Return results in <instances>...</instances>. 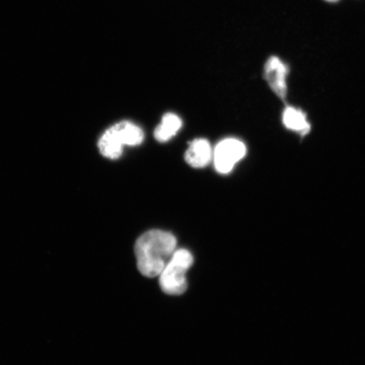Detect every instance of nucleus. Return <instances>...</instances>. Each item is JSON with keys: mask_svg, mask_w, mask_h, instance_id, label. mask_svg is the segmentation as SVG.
Wrapping results in <instances>:
<instances>
[{"mask_svg": "<svg viewBox=\"0 0 365 365\" xmlns=\"http://www.w3.org/2000/svg\"><path fill=\"white\" fill-rule=\"evenodd\" d=\"M177 240L170 232L150 230L136 241L135 253L137 267L143 276L156 277L176 251Z\"/></svg>", "mask_w": 365, "mask_h": 365, "instance_id": "obj_1", "label": "nucleus"}, {"mask_svg": "<svg viewBox=\"0 0 365 365\" xmlns=\"http://www.w3.org/2000/svg\"><path fill=\"white\" fill-rule=\"evenodd\" d=\"M194 262L193 255L190 251L180 249L175 251L160 274V286L164 293L170 295H180L187 289L186 272Z\"/></svg>", "mask_w": 365, "mask_h": 365, "instance_id": "obj_2", "label": "nucleus"}, {"mask_svg": "<svg viewBox=\"0 0 365 365\" xmlns=\"http://www.w3.org/2000/svg\"><path fill=\"white\" fill-rule=\"evenodd\" d=\"M245 154L246 147L241 140L235 138L222 140L213 152L216 170L222 175L230 173Z\"/></svg>", "mask_w": 365, "mask_h": 365, "instance_id": "obj_3", "label": "nucleus"}, {"mask_svg": "<svg viewBox=\"0 0 365 365\" xmlns=\"http://www.w3.org/2000/svg\"><path fill=\"white\" fill-rule=\"evenodd\" d=\"M289 68L277 56H272L264 66V78L270 86L273 93L282 100H285L287 94V76Z\"/></svg>", "mask_w": 365, "mask_h": 365, "instance_id": "obj_4", "label": "nucleus"}, {"mask_svg": "<svg viewBox=\"0 0 365 365\" xmlns=\"http://www.w3.org/2000/svg\"><path fill=\"white\" fill-rule=\"evenodd\" d=\"M213 156L211 145L205 139H195L191 141L185 153V161L195 168L207 166Z\"/></svg>", "mask_w": 365, "mask_h": 365, "instance_id": "obj_5", "label": "nucleus"}, {"mask_svg": "<svg viewBox=\"0 0 365 365\" xmlns=\"http://www.w3.org/2000/svg\"><path fill=\"white\" fill-rule=\"evenodd\" d=\"M124 140L117 130L115 125L104 132L98 140V149L103 157L108 159L120 158L124 150Z\"/></svg>", "mask_w": 365, "mask_h": 365, "instance_id": "obj_6", "label": "nucleus"}, {"mask_svg": "<svg viewBox=\"0 0 365 365\" xmlns=\"http://www.w3.org/2000/svg\"><path fill=\"white\" fill-rule=\"evenodd\" d=\"M282 122L287 129L300 135H307L310 130V125L307 115L299 108L287 107L282 114Z\"/></svg>", "mask_w": 365, "mask_h": 365, "instance_id": "obj_7", "label": "nucleus"}, {"mask_svg": "<svg viewBox=\"0 0 365 365\" xmlns=\"http://www.w3.org/2000/svg\"><path fill=\"white\" fill-rule=\"evenodd\" d=\"M181 118L175 113H167L154 131L155 139L159 143H166L176 135L181 129Z\"/></svg>", "mask_w": 365, "mask_h": 365, "instance_id": "obj_8", "label": "nucleus"}, {"mask_svg": "<svg viewBox=\"0 0 365 365\" xmlns=\"http://www.w3.org/2000/svg\"><path fill=\"white\" fill-rule=\"evenodd\" d=\"M125 145L135 147L143 143V130L139 126L129 121H121L115 125Z\"/></svg>", "mask_w": 365, "mask_h": 365, "instance_id": "obj_9", "label": "nucleus"}, {"mask_svg": "<svg viewBox=\"0 0 365 365\" xmlns=\"http://www.w3.org/2000/svg\"><path fill=\"white\" fill-rule=\"evenodd\" d=\"M326 1H327V2L334 3V2L339 1V0H326Z\"/></svg>", "mask_w": 365, "mask_h": 365, "instance_id": "obj_10", "label": "nucleus"}]
</instances>
